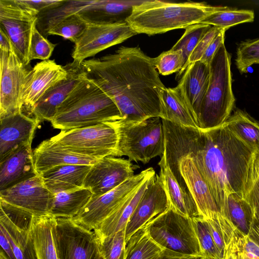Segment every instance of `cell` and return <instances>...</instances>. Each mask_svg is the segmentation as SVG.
Instances as JSON below:
<instances>
[{"label": "cell", "mask_w": 259, "mask_h": 259, "mask_svg": "<svg viewBox=\"0 0 259 259\" xmlns=\"http://www.w3.org/2000/svg\"><path fill=\"white\" fill-rule=\"evenodd\" d=\"M88 77L115 103L124 123L163 117L161 96L165 87L152 58L139 47L122 46L113 54L84 60Z\"/></svg>", "instance_id": "cell-1"}, {"label": "cell", "mask_w": 259, "mask_h": 259, "mask_svg": "<svg viewBox=\"0 0 259 259\" xmlns=\"http://www.w3.org/2000/svg\"><path fill=\"white\" fill-rule=\"evenodd\" d=\"M187 156L191 157L207 184L220 213L231 193L243 197L251 165L257 152L225 124L202 130L183 126Z\"/></svg>", "instance_id": "cell-2"}, {"label": "cell", "mask_w": 259, "mask_h": 259, "mask_svg": "<svg viewBox=\"0 0 259 259\" xmlns=\"http://www.w3.org/2000/svg\"><path fill=\"white\" fill-rule=\"evenodd\" d=\"M120 118V112L114 101L85 72L79 83L59 106L51 122L55 128L68 131Z\"/></svg>", "instance_id": "cell-3"}, {"label": "cell", "mask_w": 259, "mask_h": 259, "mask_svg": "<svg viewBox=\"0 0 259 259\" xmlns=\"http://www.w3.org/2000/svg\"><path fill=\"white\" fill-rule=\"evenodd\" d=\"M223 7L212 6L204 2L145 0L134 7L126 22L137 34L152 35L199 23L207 16Z\"/></svg>", "instance_id": "cell-4"}, {"label": "cell", "mask_w": 259, "mask_h": 259, "mask_svg": "<svg viewBox=\"0 0 259 259\" xmlns=\"http://www.w3.org/2000/svg\"><path fill=\"white\" fill-rule=\"evenodd\" d=\"M210 80L197 118L199 128L206 130L223 125L235 103L232 83L231 56L224 43L210 63Z\"/></svg>", "instance_id": "cell-5"}, {"label": "cell", "mask_w": 259, "mask_h": 259, "mask_svg": "<svg viewBox=\"0 0 259 259\" xmlns=\"http://www.w3.org/2000/svg\"><path fill=\"white\" fill-rule=\"evenodd\" d=\"M116 129L117 144L115 156H126L131 161L148 163L164 151L162 119L152 117L138 123L108 122Z\"/></svg>", "instance_id": "cell-6"}, {"label": "cell", "mask_w": 259, "mask_h": 259, "mask_svg": "<svg viewBox=\"0 0 259 259\" xmlns=\"http://www.w3.org/2000/svg\"><path fill=\"white\" fill-rule=\"evenodd\" d=\"M145 226L150 237L163 249L202 258L191 219L169 208Z\"/></svg>", "instance_id": "cell-7"}, {"label": "cell", "mask_w": 259, "mask_h": 259, "mask_svg": "<svg viewBox=\"0 0 259 259\" xmlns=\"http://www.w3.org/2000/svg\"><path fill=\"white\" fill-rule=\"evenodd\" d=\"M117 140L116 129L109 122L61 131L50 139L61 148L97 159L115 156Z\"/></svg>", "instance_id": "cell-8"}, {"label": "cell", "mask_w": 259, "mask_h": 259, "mask_svg": "<svg viewBox=\"0 0 259 259\" xmlns=\"http://www.w3.org/2000/svg\"><path fill=\"white\" fill-rule=\"evenodd\" d=\"M149 167L134 175L113 190L93 197L73 220L86 228L94 230L145 180L155 174Z\"/></svg>", "instance_id": "cell-9"}, {"label": "cell", "mask_w": 259, "mask_h": 259, "mask_svg": "<svg viewBox=\"0 0 259 259\" xmlns=\"http://www.w3.org/2000/svg\"><path fill=\"white\" fill-rule=\"evenodd\" d=\"M38 14L18 0H0V27L8 36L15 54L25 66L30 62V41Z\"/></svg>", "instance_id": "cell-10"}, {"label": "cell", "mask_w": 259, "mask_h": 259, "mask_svg": "<svg viewBox=\"0 0 259 259\" xmlns=\"http://www.w3.org/2000/svg\"><path fill=\"white\" fill-rule=\"evenodd\" d=\"M55 239L58 259H99L96 235L72 218H56Z\"/></svg>", "instance_id": "cell-11"}, {"label": "cell", "mask_w": 259, "mask_h": 259, "mask_svg": "<svg viewBox=\"0 0 259 259\" xmlns=\"http://www.w3.org/2000/svg\"><path fill=\"white\" fill-rule=\"evenodd\" d=\"M127 22L111 24H89L74 44L73 62L81 64L89 57L120 44L137 34Z\"/></svg>", "instance_id": "cell-12"}, {"label": "cell", "mask_w": 259, "mask_h": 259, "mask_svg": "<svg viewBox=\"0 0 259 259\" xmlns=\"http://www.w3.org/2000/svg\"><path fill=\"white\" fill-rule=\"evenodd\" d=\"M0 230L12 246L17 259H36L30 234L33 215L0 199Z\"/></svg>", "instance_id": "cell-13"}, {"label": "cell", "mask_w": 259, "mask_h": 259, "mask_svg": "<svg viewBox=\"0 0 259 259\" xmlns=\"http://www.w3.org/2000/svg\"><path fill=\"white\" fill-rule=\"evenodd\" d=\"M54 198L38 175L0 191V199L35 217L50 214Z\"/></svg>", "instance_id": "cell-14"}, {"label": "cell", "mask_w": 259, "mask_h": 259, "mask_svg": "<svg viewBox=\"0 0 259 259\" xmlns=\"http://www.w3.org/2000/svg\"><path fill=\"white\" fill-rule=\"evenodd\" d=\"M137 167L129 159L112 156L104 157L92 166L85 178L83 187L92 191L93 197L101 195L133 177Z\"/></svg>", "instance_id": "cell-15"}, {"label": "cell", "mask_w": 259, "mask_h": 259, "mask_svg": "<svg viewBox=\"0 0 259 259\" xmlns=\"http://www.w3.org/2000/svg\"><path fill=\"white\" fill-rule=\"evenodd\" d=\"M0 118L21 111L20 93L28 70L14 49L10 52L0 51Z\"/></svg>", "instance_id": "cell-16"}, {"label": "cell", "mask_w": 259, "mask_h": 259, "mask_svg": "<svg viewBox=\"0 0 259 259\" xmlns=\"http://www.w3.org/2000/svg\"><path fill=\"white\" fill-rule=\"evenodd\" d=\"M67 75L65 66H62L53 60L37 63L28 70L23 81L20 93V107L29 114L47 90Z\"/></svg>", "instance_id": "cell-17"}, {"label": "cell", "mask_w": 259, "mask_h": 259, "mask_svg": "<svg viewBox=\"0 0 259 259\" xmlns=\"http://www.w3.org/2000/svg\"><path fill=\"white\" fill-rule=\"evenodd\" d=\"M169 208V204L161 180L155 174L150 179L146 190L126 224L125 243L138 230Z\"/></svg>", "instance_id": "cell-18"}, {"label": "cell", "mask_w": 259, "mask_h": 259, "mask_svg": "<svg viewBox=\"0 0 259 259\" xmlns=\"http://www.w3.org/2000/svg\"><path fill=\"white\" fill-rule=\"evenodd\" d=\"M67 75L44 93L33 107L30 114L40 121H51L59 106L67 98L85 74L81 64L74 62L65 65Z\"/></svg>", "instance_id": "cell-19"}, {"label": "cell", "mask_w": 259, "mask_h": 259, "mask_svg": "<svg viewBox=\"0 0 259 259\" xmlns=\"http://www.w3.org/2000/svg\"><path fill=\"white\" fill-rule=\"evenodd\" d=\"M0 161L19 147L31 145L40 122L21 111L0 118Z\"/></svg>", "instance_id": "cell-20"}, {"label": "cell", "mask_w": 259, "mask_h": 259, "mask_svg": "<svg viewBox=\"0 0 259 259\" xmlns=\"http://www.w3.org/2000/svg\"><path fill=\"white\" fill-rule=\"evenodd\" d=\"M145 0L85 1L76 13L89 24H111L126 22L135 6Z\"/></svg>", "instance_id": "cell-21"}, {"label": "cell", "mask_w": 259, "mask_h": 259, "mask_svg": "<svg viewBox=\"0 0 259 259\" xmlns=\"http://www.w3.org/2000/svg\"><path fill=\"white\" fill-rule=\"evenodd\" d=\"M210 75V65L199 60L188 66L177 85L197 122L208 88Z\"/></svg>", "instance_id": "cell-22"}, {"label": "cell", "mask_w": 259, "mask_h": 259, "mask_svg": "<svg viewBox=\"0 0 259 259\" xmlns=\"http://www.w3.org/2000/svg\"><path fill=\"white\" fill-rule=\"evenodd\" d=\"M178 165L200 217L204 219H212L220 214L209 187L192 158L183 156L179 160Z\"/></svg>", "instance_id": "cell-23"}, {"label": "cell", "mask_w": 259, "mask_h": 259, "mask_svg": "<svg viewBox=\"0 0 259 259\" xmlns=\"http://www.w3.org/2000/svg\"><path fill=\"white\" fill-rule=\"evenodd\" d=\"M33 153L34 168L38 175L60 165H93L100 159L61 148L50 139L43 141Z\"/></svg>", "instance_id": "cell-24"}, {"label": "cell", "mask_w": 259, "mask_h": 259, "mask_svg": "<svg viewBox=\"0 0 259 259\" xmlns=\"http://www.w3.org/2000/svg\"><path fill=\"white\" fill-rule=\"evenodd\" d=\"M36 175L31 145L21 146L0 161V191Z\"/></svg>", "instance_id": "cell-25"}, {"label": "cell", "mask_w": 259, "mask_h": 259, "mask_svg": "<svg viewBox=\"0 0 259 259\" xmlns=\"http://www.w3.org/2000/svg\"><path fill=\"white\" fill-rule=\"evenodd\" d=\"M159 177L169 204V208L190 219L200 217L192 195L180 185L164 158L158 163Z\"/></svg>", "instance_id": "cell-26"}, {"label": "cell", "mask_w": 259, "mask_h": 259, "mask_svg": "<svg viewBox=\"0 0 259 259\" xmlns=\"http://www.w3.org/2000/svg\"><path fill=\"white\" fill-rule=\"evenodd\" d=\"M92 166L60 165L51 168L40 176L46 187L55 194L83 187L85 178Z\"/></svg>", "instance_id": "cell-27"}, {"label": "cell", "mask_w": 259, "mask_h": 259, "mask_svg": "<svg viewBox=\"0 0 259 259\" xmlns=\"http://www.w3.org/2000/svg\"><path fill=\"white\" fill-rule=\"evenodd\" d=\"M57 219L49 214L32 218L30 234L36 259H58L55 239Z\"/></svg>", "instance_id": "cell-28"}, {"label": "cell", "mask_w": 259, "mask_h": 259, "mask_svg": "<svg viewBox=\"0 0 259 259\" xmlns=\"http://www.w3.org/2000/svg\"><path fill=\"white\" fill-rule=\"evenodd\" d=\"M151 178V177L145 180L93 230L97 238H102L125 229L126 224L146 190Z\"/></svg>", "instance_id": "cell-29"}, {"label": "cell", "mask_w": 259, "mask_h": 259, "mask_svg": "<svg viewBox=\"0 0 259 259\" xmlns=\"http://www.w3.org/2000/svg\"><path fill=\"white\" fill-rule=\"evenodd\" d=\"M161 98L162 119L183 126L199 128L194 115L177 86L174 88L165 87Z\"/></svg>", "instance_id": "cell-30"}, {"label": "cell", "mask_w": 259, "mask_h": 259, "mask_svg": "<svg viewBox=\"0 0 259 259\" xmlns=\"http://www.w3.org/2000/svg\"><path fill=\"white\" fill-rule=\"evenodd\" d=\"M93 196L92 191L84 187L56 193L50 214L56 218H74Z\"/></svg>", "instance_id": "cell-31"}, {"label": "cell", "mask_w": 259, "mask_h": 259, "mask_svg": "<svg viewBox=\"0 0 259 259\" xmlns=\"http://www.w3.org/2000/svg\"><path fill=\"white\" fill-rule=\"evenodd\" d=\"M236 137L251 148L259 151V122L237 108L225 123Z\"/></svg>", "instance_id": "cell-32"}, {"label": "cell", "mask_w": 259, "mask_h": 259, "mask_svg": "<svg viewBox=\"0 0 259 259\" xmlns=\"http://www.w3.org/2000/svg\"><path fill=\"white\" fill-rule=\"evenodd\" d=\"M223 216L228 218L243 235H248L254 218L249 203L241 195L231 193L226 199Z\"/></svg>", "instance_id": "cell-33"}, {"label": "cell", "mask_w": 259, "mask_h": 259, "mask_svg": "<svg viewBox=\"0 0 259 259\" xmlns=\"http://www.w3.org/2000/svg\"><path fill=\"white\" fill-rule=\"evenodd\" d=\"M163 250L150 237L145 225L126 242L124 259H156Z\"/></svg>", "instance_id": "cell-34"}, {"label": "cell", "mask_w": 259, "mask_h": 259, "mask_svg": "<svg viewBox=\"0 0 259 259\" xmlns=\"http://www.w3.org/2000/svg\"><path fill=\"white\" fill-rule=\"evenodd\" d=\"M254 19V13L252 10L224 6L223 9L207 16L199 23L215 26L226 31L234 25L252 22Z\"/></svg>", "instance_id": "cell-35"}, {"label": "cell", "mask_w": 259, "mask_h": 259, "mask_svg": "<svg viewBox=\"0 0 259 259\" xmlns=\"http://www.w3.org/2000/svg\"><path fill=\"white\" fill-rule=\"evenodd\" d=\"M211 27L202 23H196L187 27L183 35L172 47L173 50L182 52L184 65L199 41Z\"/></svg>", "instance_id": "cell-36"}, {"label": "cell", "mask_w": 259, "mask_h": 259, "mask_svg": "<svg viewBox=\"0 0 259 259\" xmlns=\"http://www.w3.org/2000/svg\"><path fill=\"white\" fill-rule=\"evenodd\" d=\"M88 24L75 14L65 18L48 32V35H59L74 44L84 33Z\"/></svg>", "instance_id": "cell-37"}, {"label": "cell", "mask_w": 259, "mask_h": 259, "mask_svg": "<svg viewBox=\"0 0 259 259\" xmlns=\"http://www.w3.org/2000/svg\"><path fill=\"white\" fill-rule=\"evenodd\" d=\"M125 229L110 235L97 238L100 253L103 259H124Z\"/></svg>", "instance_id": "cell-38"}, {"label": "cell", "mask_w": 259, "mask_h": 259, "mask_svg": "<svg viewBox=\"0 0 259 259\" xmlns=\"http://www.w3.org/2000/svg\"><path fill=\"white\" fill-rule=\"evenodd\" d=\"M191 219L199 242L202 258L223 259L211 235L206 220L201 217Z\"/></svg>", "instance_id": "cell-39"}, {"label": "cell", "mask_w": 259, "mask_h": 259, "mask_svg": "<svg viewBox=\"0 0 259 259\" xmlns=\"http://www.w3.org/2000/svg\"><path fill=\"white\" fill-rule=\"evenodd\" d=\"M235 61L241 74L247 73L252 65L259 64V38L240 42L236 48Z\"/></svg>", "instance_id": "cell-40"}, {"label": "cell", "mask_w": 259, "mask_h": 259, "mask_svg": "<svg viewBox=\"0 0 259 259\" xmlns=\"http://www.w3.org/2000/svg\"><path fill=\"white\" fill-rule=\"evenodd\" d=\"M257 152L251 165L243 198L249 203L254 218L259 221V156Z\"/></svg>", "instance_id": "cell-41"}, {"label": "cell", "mask_w": 259, "mask_h": 259, "mask_svg": "<svg viewBox=\"0 0 259 259\" xmlns=\"http://www.w3.org/2000/svg\"><path fill=\"white\" fill-rule=\"evenodd\" d=\"M152 59L156 69L163 75L179 72L185 64L182 52L179 50L171 49Z\"/></svg>", "instance_id": "cell-42"}, {"label": "cell", "mask_w": 259, "mask_h": 259, "mask_svg": "<svg viewBox=\"0 0 259 259\" xmlns=\"http://www.w3.org/2000/svg\"><path fill=\"white\" fill-rule=\"evenodd\" d=\"M56 45L44 37L34 26L30 41L28 57L30 61L33 59L42 61L49 60Z\"/></svg>", "instance_id": "cell-43"}, {"label": "cell", "mask_w": 259, "mask_h": 259, "mask_svg": "<svg viewBox=\"0 0 259 259\" xmlns=\"http://www.w3.org/2000/svg\"><path fill=\"white\" fill-rule=\"evenodd\" d=\"M221 29V28L215 26H211L210 27L199 41L190 56L186 64L178 73L177 79H180L189 64L200 60L209 45Z\"/></svg>", "instance_id": "cell-44"}, {"label": "cell", "mask_w": 259, "mask_h": 259, "mask_svg": "<svg viewBox=\"0 0 259 259\" xmlns=\"http://www.w3.org/2000/svg\"><path fill=\"white\" fill-rule=\"evenodd\" d=\"M18 1L22 5L39 14L60 6L66 0Z\"/></svg>", "instance_id": "cell-45"}, {"label": "cell", "mask_w": 259, "mask_h": 259, "mask_svg": "<svg viewBox=\"0 0 259 259\" xmlns=\"http://www.w3.org/2000/svg\"><path fill=\"white\" fill-rule=\"evenodd\" d=\"M238 252L243 251L254 259H259V245L248 235H242L236 242Z\"/></svg>", "instance_id": "cell-46"}, {"label": "cell", "mask_w": 259, "mask_h": 259, "mask_svg": "<svg viewBox=\"0 0 259 259\" xmlns=\"http://www.w3.org/2000/svg\"><path fill=\"white\" fill-rule=\"evenodd\" d=\"M225 32V30L221 29L209 45L200 61L210 64L214 55L222 45L224 43Z\"/></svg>", "instance_id": "cell-47"}, {"label": "cell", "mask_w": 259, "mask_h": 259, "mask_svg": "<svg viewBox=\"0 0 259 259\" xmlns=\"http://www.w3.org/2000/svg\"><path fill=\"white\" fill-rule=\"evenodd\" d=\"M1 250L6 255L8 259H17L12 246L4 233L0 230Z\"/></svg>", "instance_id": "cell-48"}, {"label": "cell", "mask_w": 259, "mask_h": 259, "mask_svg": "<svg viewBox=\"0 0 259 259\" xmlns=\"http://www.w3.org/2000/svg\"><path fill=\"white\" fill-rule=\"evenodd\" d=\"M192 256L184 255L165 249L156 259H193Z\"/></svg>", "instance_id": "cell-49"}, {"label": "cell", "mask_w": 259, "mask_h": 259, "mask_svg": "<svg viewBox=\"0 0 259 259\" xmlns=\"http://www.w3.org/2000/svg\"><path fill=\"white\" fill-rule=\"evenodd\" d=\"M13 49V46L8 36L0 27V51L10 52Z\"/></svg>", "instance_id": "cell-50"}, {"label": "cell", "mask_w": 259, "mask_h": 259, "mask_svg": "<svg viewBox=\"0 0 259 259\" xmlns=\"http://www.w3.org/2000/svg\"><path fill=\"white\" fill-rule=\"evenodd\" d=\"M238 238L226 246L223 259H237V252H238V248L236 242Z\"/></svg>", "instance_id": "cell-51"}, {"label": "cell", "mask_w": 259, "mask_h": 259, "mask_svg": "<svg viewBox=\"0 0 259 259\" xmlns=\"http://www.w3.org/2000/svg\"><path fill=\"white\" fill-rule=\"evenodd\" d=\"M248 236L259 245V221L254 218Z\"/></svg>", "instance_id": "cell-52"}, {"label": "cell", "mask_w": 259, "mask_h": 259, "mask_svg": "<svg viewBox=\"0 0 259 259\" xmlns=\"http://www.w3.org/2000/svg\"><path fill=\"white\" fill-rule=\"evenodd\" d=\"M237 259H254L243 251L237 252Z\"/></svg>", "instance_id": "cell-53"}, {"label": "cell", "mask_w": 259, "mask_h": 259, "mask_svg": "<svg viewBox=\"0 0 259 259\" xmlns=\"http://www.w3.org/2000/svg\"><path fill=\"white\" fill-rule=\"evenodd\" d=\"M193 259H204V258H202V257H196V258H194Z\"/></svg>", "instance_id": "cell-54"}, {"label": "cell", "mask_w": 259, "mask_h": 259, "mask_svg": "<svg viewBox=\"0 0 259 259\" xmlns=\"http://www.w3.org/2000/svg\"><path fill=\"white\" fill-rule=\"evenodd\" d=\"M99 259H103V258H102V256L101 255Z\"/></svg>", "instance_id": "cell-55"}]
</instances>
